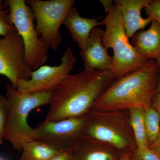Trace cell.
Wrapping results in <instances>:
<instances>
[{
  "instance_id": "6da1fadb",
  "label": "cell",
  "mask_w": 160,
  "mask_h": 160,
  "mask_svg": "<svg viewBox=\"0 0 160 160\" xmlns=\"http://www.w3.org/2000/svg\"><path fill=\"white\" fill-rule=\"evenodd\" d=\"M116 79L111 69L86 70L69 74L52 91L45 121L86 115L102 93Z\"/></svg>"
},
{
  "instance_id": "7a4b0ae2",
  "label": "cell",
  "mask_w": 160,
  "mask_h": 160,
  "mask_svg": "<svg viewBox=\"0 0 160 160\" xmlns=\"http://www.w3.org/2000/svg\"><path fill=\"white\" fill-rule=\"evenodd\" d=\"M159 77L156 61L149 60L140 69L115 80L95 102L91 109L113 111L150 107L157 93Z\"/></svg>"
},
{
  "instance_id": "3957f363",
  "label": "cell",
  "mask_w": 160,
  "mask_h": 160,
  "mask_svg": "<svg viewBox=\"0 0 160 160\" xmlns=\"http://www.w3.org/2000/svg\"><path fill=\"white\" fill-rule=\"evenodd\" d=\"M52 91L23 93L7 84L8 114L5 130V140L13 148L22 151L23 146L33 141V129L29 126L28 118L32 110L50 104Z\"/></svg>"
},
{
  "instance_id": "277c9868",
  "label": "cell",
  "mask_w": 160,
  "mask_h": 160,
  "mask_svg": "<svg viewBox=\"0 0 160 160\" xmlns=\"http://www.w3.org/2000/svg\"><path fill=\"white\" fill-rule=\"evenodd\" d=\"M106 26L102 43L105 49L113 51V62L111 70L116 79L142 68L149 60L136 50L126 35L122 17L113 4L102 21Z\"/></svg>"
},
{
  "instance_id": "5b68a950",
  "label": "cell",
  "mask_w": 160,
  "mask_h": 160,
  "mask_svg": "<svg viewBox=\"0 0 160 160\" xmlns=\"http://www.w3.org/2000/svg\"><path fill=\"white\" fill-rule=\"evenodd\" d=\"M87 116L85 135L109 143L122 153L136 149L129 110L91 109Z\"/></svg>"
},
{
  "instance_id": "8992f818",
  "label": "cell",
  "mask_w": 160,
  "mask_h": 160,
  "mask_svg": "<svg viewBox=\"0 0 160 160\" xmlns=\"http://www.w3.org/2000/svg\"><path fill=\"white\" fill-rule=\"evenodd\" d=\"M5 2L9 9L8 21L22 39L26 66L32 71L36 70L46 63L50 47L38 34L34 24V14L26 1Z\"/></svg>"
},
{
  "instance_id": "52a82bcc",
  "label": "cell",
  "mask_w": 160,
  "mask_h": 160,
  "mask_svg": "<svg viewBox=\"0 0 160 160\" xmlns=\"http://www.w3.org/2000/svg\"><path fill=\"white\" fill-rule=\"evenodd\" d=\"M36 21L35 28L40 38L54 51L62 40L60 29L75 0H27Z\"/></svg>"
},
{
  "instance_id": "ba28073f",
  "label": "cell",
  "mask_w": 160,
  "mask_h": 160,
  "mask_svg": "<svg viewBox=\"0 0 160 160\" xmlns=\"http://www.w3.org/2000/svg\"><path fill=\"white\" fill-rule=\"evenodd\" d=\"M87 114L57 121H45L33 129L32 138L55 149L69 150L85 135Z\"/></svg>"
},
{
  "instance_id": "9c48e42d",
  "label": "cell",
  "mask_w": 160,
  "mask_h": 160,
  "mask_svg": "<svg viewBox=\"0 0 160 160\" xmlns=\"http://www.w3.org/2000/svg\"><path fill=\"white\" fill-rule=\"evenodd\" d=\"M32 71L25 63L24 44L16 29L0 38V75L17 88L19 80L29 79Z\"/></svg>"
},
{
  "instance_id": "30bf717a",
  "label": "cell",
  "mask_w": 160,
  "mask_h": 160,
  "mask_svg": "<svg viewBox=\"0 0 160 160\" xmlns=\"http://www.w3.org/2000/svg\"><path fill=\"white\" fill-rule=\"evenodd\" d=\"M76 62L71 48L67 47L58 66L43 65L32 72L29 80H19L17 89L23 93L52 91L68 76Z\"/></svg>"
},
{
  "instance_id": "8fae6325",
  "label": "cell",
  "mask_w": 160,
  "mask_h": 160,
  "mask_svg": "<svg viewBox=\"0 0 160 160\" xmlns=\"http://www.w3.org/2000/svg\"><path fill=\"white\" fill-rule=\"evenodd\" d=\"M104 33V30L95 27L89 35L86 48L80 51L85 69L98 71L111 69L113 58L103 46Z\"/></svg>"
},
{
  "instance_id": "7c38bea8",
  "label": "cell",
  "mask_w": 160,
  "mask_h": 160,
  "mask_svg": "<svg viewBox=\"0 0 160 160\" xmlns=\"http://www.w3.org/2000/svg\"><path fill=\"white\" fill-rule=\"evenodd\" d=\"M69 151L72 160H118L123 154L109 143L86 135Z\"/></svg>"
},
{
  "instance_id": "4fadbf2b",
  "label": "cell",
  "mask_w": 160,
  "mask_h": 160,
  "mask_svg": "<svg viewBox=\"0 0 160 160\" xmlns=\"http://www.w3.org/2000/svg\"><path fill=\"white\" fill-rule=\"evenodd\" d=\"M151 0H116L113 3L121 12L126 35L129 39L132 38L136 32L143 30L152 20L141 16V11Z\"/></svg>"
},
{
  "instance_id": "5bb4252c",
  "label": "cell",
  "mask_w": 160,
  "mask_h": 160,
  "mask_svg": "<svg viewBox=\"0 0 160 160\" xmlns=\"http://www.w3.org/2000/svg\"><path fill=\"white\" fill-rule=\"evenodd\" d=\"M102 17L87 18L81 16L76 8L72 7L67 14L63 24L68 29L72 38L77 43L81 51L86 48L89 35L92 29L103 25L99 22Z\"/></svg>"
},
{
  "instance_id": "9a60e30c",
  "label": "cell",
  "mask_w": 160,
  "mask_h": 160,
  "mask_svg": "<svg viewBox=\"0 0 160 160\" xmlns=\"http://www.w3.org/2000/svg\"><path fill=\"white\" fill-rule=\"evenodd\" d=\"M131 44L146 59H156L160 56V24L152 20L146 30H140L132 39Z\"/></svg>"
},
{
  "instance_id": "2e32d148",
  "label": "cell",
  "mask_w": 160,
  "mask_h": 160,
  "mask_svg": "<svg viewBox=\"0 0 160 160\" xmlns=\"http://www.w3.org/2000/svg\"><path fill=\"white\" fill-rule=\"evenodd\" d=\"M22 151L21 160H49L59 151L45 143L33 140L26 143Z\"/></svg>"
},
{
  "instance_id": "e0dca14e",
  "label": "cell",
  "mask_w": 160,
  "mask_h": 160,
  "mask_svg": "<svg viewBox=\"0 0 160 160\" xmlns=\"http://www.w3.org/2000/svg\"><path fill=\"white\" fill-rule=\"evenodd\" d=\"M145 109L134 108L129 109L130 123L134 134L137 148L138 149L149 148L144 121Z\"/></svg>"
},
{
  "instance_id": "ac0fdd59",
  "label": "cell",
  "mask_w": 160,
  "mask_h": 160,
  "mask_svg": "<svg viewBox=\"0 0 160 160\" xmlns=\"http://www.w3.org/2000/svg\"><path fill=\"white\" fill-rule=\"evenodd\" d=\"M144 121L146 138L149 147L160 134L159 115L152 106L145 109Z\"/></svg>"
},
{
  "instance_id": "d6986e66",
  "label": "cell",
  "mask_w": 160,
  "mask_h": 160,
  "mask_svg": "<svg viewBox=\"0 0 160 160\" xmlns=\"http://www.w3.org/2000/svg\"><path fill=\"white\" fill-rule=\"evenodd\" d=\"M5 2L0 0V36H4L10 32L16 30L8 20L9 9H6Z\"/></svg>"
},
{
  "instance_id": "ffe728a7",
  "label": "cell",
  "mask_w": 160,
  "mask_h": 160,
  "mask_svg": "<svg viewBox=\"0 0 160 160\" xmlns=\"http://www.w3.org/2000/svg\"><path fill=\"white\" fill-rule=\"evenodd\" d=\"M8 114L7 99L0 95V144L5 139V130Z\"/></svg>"
},
{
  "instance_id": "44dd1931",
  "label": "cell",
  "mask_w": 160,
  "mask_h": 160,
  "mask_svg": "<svg viewBox=\"0 0 160 160\" xmlns=\"http://www.w3.org/2000/svg\"><path fill=\"white\" fill-rule=\"evenodd\" d=\"M129 160H160V158L149 148H137L134 151L130 152Z\"/></svg>"
},
{
  "instance_id": "7402d4cb",
  "label": "cell",
  "mask_w": 160,
  "mask_h": 160,
  "mask_svg": "<svg viewBox=\"0 0 160 160\" xmlns=\"http://www.w3.org/2000/svg\"><path fill=\"white\" fill-rule=\"evenodd\" d=\"M144 9L148 18L160 24V0H151Z\"/></svg>"
},
{
  "instance_id": "603a6c76",
  "label": "cell",
  "mask_w": 160,
  "mask_h": 160,
  "mask_svg": "<svg viewBox=\"0 0 160 160\" xmlns=\"http://www.w3.org/2000/svg\"><path fill=\"white\" fill-rule=\"evenodd\" d=\"M49 160H72L69 150L59 151Z\"/></svg>"
},
{
  "instance_id": "cb8c5ba5",
  "label": "cell",
  "mask_w": 160,
  "mask_h": 160,
  "mask_svg": "<svg viewBox=\"0 0 160 160\" xmlns=\"http://www.w3.org/2000/svg\"><path fill=\"white\" fill-rule=\"evenodd\" d=\"M149 148L154 152L160 158V134L154 142L149 146Z\"/></svg>"
},
{
  "instance_id": "d4e9b609",
  "label": "cell",
  "mask_w": 160,
  "mask_h": 160,
  "mask_svg": "<svg viewBox=\"0 0 160 160\" xmlns=\"http://www.w3.org/2000/svg\"><path fill=\"white\" fill-rule=\"evenodd\" d=\"M152 106L158 112L160 119V93L157 92L155 94L152 100Z\"/></svg>"
},
{
  "instance_id": "484cf974",
  "label": "cell",
  "mask_w": 160,
  "mask_h": 160,
  "mask_svg": "<svg viewBox=\"0 0 160 160\" xmlns=\"http://www.w3.org/2000/svg\"><path fill=\"white\" fill-rule=\"evenodd\" d=\"M113 1H106V0H102L100 1L101 3L104 7V10H105V12L106 13L108 12L109 11V9L112 7V6L113 5Z\"/></svg>"
},
{
  "instance_id": "4316f807",
  "label": "cell",
  "mask_w": 160,
  "mask_h": 160,
  "mask_svg": "<svg viewBox=\"0 0 160 160\" xmlns=\"http://www.w3.org/2000/svg\"><path fill=\"white\" fill-rule=\"evenodd\" d=\"M155 60L156 61L157 63L158 67L159 73L158 82L157 88V92L160 93V56Z\"/></svg>"
},
{
  "instance_id": "83f0119b",
  "label": "cell",
  "mask_w": 160,
  "mask_h": 160,
  "mask_svg": "<svg viewBox=\"0 0 160 160\" xmlns=\"http://www.w3.org/2000/svg\"><path fill=\"white\" fill-rule=\"evenodd\" d=\"M130 152H131L123 153L118 160H129Z\"/></svg>"
},
{
  "instance_id": "f1b7e54d",
  "label": "cell",
  "mask_w": 160,
  "mask_h": 160,
  "mask_svg": "<svg viewBox=\"0 0 160 160\" xmlns=\"http://www.w3.org/2000/svg\"><path fill=\"white\" fill-rule=\"evenodd\" d=\"M0 160H5L4 159H3L2 158H0Z\"/></svg>"
},
{
  "instance_id": "f546056e",
  "label": "cell",
  "mask_w": 160,
  "mask_h": 160,
  "mask_svg": "<svg viewBox=\"0 0 160 160\" xmlns=\"http://www.w3.org/2000/svg\"><path fill=\"white\" fill-rule=\"evenodd\" d=\"M19 160H21L20 159Z\"/></svg>"
}]
</instances>
